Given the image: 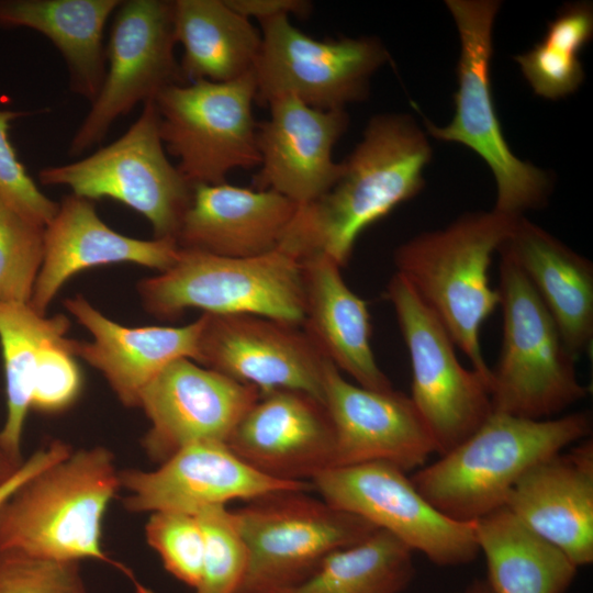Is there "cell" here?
Returning a JSON list of instances; mask_svg holds the SVG:
<instances>
[{"instance_id":"cell-8","label":"cell","mask_w":593,"mask_h":593,"mask_svg":"<svg viewBox=\"0 0 593 593\" xmlns=\"http://www.w3.org/2000/svg\"><path fill=\"white\" fill-rule=\"evenodd\" d=\"M306 492H270L233 511L248 556L237 593H283L307 580L328 555L378 529Z\"/></svg>"},{"instance_id":"cell-3","label":"cell","mask_w":593,"mask_h":593,"mask_svg":"<svg viewBox=\"0 0 593 593\" xmlns=\"http://www.w3.org/2000/svg\"><path fill=\"white\" fill-rule=\"evenodd\" d=\"M588 411L530 419L493 412L458 446L411 478L440 513L473 522L505 505L518 480L541 460L588 438Z\"/></svg>"},{"instance_id":"cell-35","label":"cell","mask_w":593,"mask_h":593,"mask_svg":"<svg viewBox=\"0 0 593 593\" xmlns=\"http://www.w3.org/2000/svg\"><path fill=\"white\" fill-rule=\"evenodd\" d=\"M72 338L60 336L42 346L33 380L32 409L57 413L77 400L82 378L72 354Z\"/></svg>"},{"instance_id":"cell-38","label":"cell","mask_w":593,"mask_h":593,"mask_svg":"<svg viewBox=\"0 0 593 593\" xmlns=\"http://www.w3.org/2000/svg\"><path fill=\"white\" fill-rule=\"evenodd\" d=\"M537 96L557 100L574 92L584 79L579 56L563 53L539 42L514 57Z\"/></svg>"},{"instance_id":"cell-31","label":"cell","mask_w":593,"mask_h":593,"mask_svg":"<svg viewBox=\"0 0 593 593\" xmlns=\"http://www.w3.org/2000/svg\"><path fill=\"white\" fill-rule=\"evenodd\" d=\"M412 550L383 529L328 555L301 584L283 593H401L413 581Z\"/></svg>"},{"instance_id":"cell-26","label":"cell","mask_w":593,"mask_h":593,"mask_svg":"<svg viewBox=\"0 0 593 593\" xmlns=\"http://www.w3.org/2000/svg\"><path fill=\"white\" fill-rule=\"evenodd\" d=\"M526 275L577 360L593 340V265L547 231L518 216L503 243Z\"/></svg>"},{"instance_id":"cell-23","label":"cell","mask_w":593,"mask_h":593,"mask_svg":"<svg viewBox=\"0 0 593 593\" xmlns=\"http://www.w3.org/2000/svg\"><path fill=\"white\" fill-rule=\"evenodd\" d=\"M64 305L93 338L74 339L72 354L99 370L125 406L138 407L145 388L172 361L195 360L201 316L183 326L130 327L108 318L81 295Z\"/></svg>"},{"instance_id":"cell-1","label":"cell","mask_w":593,"mask_h":593,"mask_svg":"<svg viewBox=\"0 0 593 593\" xmlns=\"http://www.w3.org/2000/svg\"><path fill=\"white\" fill-rule=\"evenodd\" d=\"M432 148L414 119L373 116L343 161L337 181L315 201L299 206L280 248L299 259L325 256L347 265L359 235L424 186Z\"/></svg>"},{"instance_id":"cell-16","label":"cell","mask_w":593,"mask_h":593,"mask_svg":"<svg viewBox=\"0 0 593 593\" xmlns=\"http://www.w3.org/2000/svg\"><path fill=\"white\" fill-rule=\"evenodd\" d=\"M260 391L192 359L169 363L143 391L138 407L150 427L143 438L147 456L164 462L199 441L225 443Z\"/></svg>"},{"instance_id":"cell-15","label":"cell","mask_w":593,"mask_h":593,"mask_svg":"<svg viewBox=\"0 0 593 593\" xmlns=\"http://www.w3.org/2000/svg\"><path fill=\"white\" fill-rule=\"evenodd\" d=\"M195 362L260 392L291 389L324 402L328 361L301 326L254 314H202Z\"/></svg>"},{"instance_id":"cell-18","label":"cell","mask_w":593,"mask_h":593,"mask_svg":"<svg viewBox=\"0 0 593 593\" xmlns=\"http://www.w3.org/2000/svg\"><path fill=\"white\" fill-rule=\"evenodd\" d=\"M120 485L128 492L123 501L127 511L189 514L279 490L313 489L310 482H286L258 472L220 441L188 445L152 471H121Z\"/></svg>"},{"instance_id":"cell-27","label":"cell","mask_w":593,"mask_h":593,"mask_svg":"<svg viewBox=\"0 0 593 593\" xmlns=\"http://www.w3.org/2000/svg\"><path fill=\"white\" fill-rule=\"evenodd\" d=\"M120 0H0V27H29L66 61L74 93L91 103L105 76L103 30Z\"/></svg>"},{"instance_id":"cell-33","label":"cell","mask_w":593,"mask_h":593,"mask_svg":"<svg viewBox=\"0 0 593 593\" xmlns=\"http://www.w3.org/2000/svg\"><path fill=\"white\" fill-rule=\"evenodd\" d=\"M194 515L204 536L202 571L195 593H237L248 556L233 511L216 505Z\"/></svg>"},{"instance_id":"cell-7","label":"cell","mask_w":593,"mask_h":593,"mask_svg":"<svg viewBox=\"0 0 593 593\" xmlns=\"http://www.w3.org/2000/svg\"><path fill=\"white\" fill-rule=\"evenodd\" d=\"M460 38L455 114L446 126L425 120L426 130L444 142L462 144L491 169L497 188L494 211L523 216L546 204L551 191L549 175L521 160L510 149L495 112L490 86L493 24L501 7L496 0H448Z\"/></svg>"},{"instance_id":"cell-2","label":"cell","mask_w":593,"mask_h":593,"mask_svg":"<svg viewBox=\"0 0 593 593\" xmlns=\"http://www.w3.org/2000/svg\"><path fill=\"white\" fill-rule=\"evenodd\" d=\"M120 488V472L109 449L71 451L0 506V550L55 561L96 559L125 574L136 593H152L102 548L104 514Z\"/></svg>"},{"instance_id":"cell-20","label":"cell","mask_w":593,"mask_h":593,"mask_svg":"<svg viewBox=\"0 0 593 593\" xmlns=\"http://www.w3.org/2000/svg\"><path fill=\"white\" fill-rule=\"evenodd\" d=\"M270 114L258 124L259 170L257 190H271L306 205L331 189L344 164L333 159V148L346 132L345 109L312 108L293 96H279L267 105Z\"/></svg>"},{"instance_id":"cell-10","label":"cell","mask_w":593,"mask_h":593,"mask_svg":"<svg viewBox=\"0 0 593 593\" xmlns=\"http://www.w3.org/2000/svg\"><path fill=\"white\" fill-rule=\"evenodd\" d=\"M255 101L253 71L226 82L174 85L155 98L164 147L192 186L223 183L232 170L260 165Z\"/></svg>"},{"instance_id":"cell-5","label":"cell","mask_w":593,"mask_h":593,"mask_svg":"<svg viewBox=\"0 0 593 593\" xmlns=\"http://www.w3.org/2000/svg\"><path fill=\"white\" fill-rule=\"evenodd\" d=\"M137 291L146 312L174 321L187 310L203 314H254L302 326V260L279 248L235 258L179 248L175 264L143 279Z\"/></svg>"},{"instance_id":"cell-4","label":"cell","mask_w":593,"mask_h":593,"mask_svg":"<svg viewBox=\"0 0 593 593\" xmlns=\"http://www.w3.org/2000/svg\"><path fill=\"white\" fill-rule=\"evenodd\" d=\"M517 217L494 210L468 213L443 230L414 236L393 256L395 272L434 312L490 387L492 369L484 360L479 334L500 305V295L491 288L488 271Z\"/></svg>"},{"instance_id":"cell-17","label":"cell","mask_w":593,"mask_h":593,"mask_svg":"<svg viewBox=\"0 0 593 593\" xmlns=\"http://www.w3.org/2000/svg\"><path fill=\"white\" fill-rule=\"evenodd\" d=\"M226 445L251 468L280 481L311 483L335 467V430L327 407L299 390L260 392Z\"/></svg>"},{"instance_id":"cell-29","label":"cell","mask_w":593,"mask_h":593,"mask_svg":"<svg viewBox=\"0 0 593 593\" xmlns=\"http://www.w3.org/2000/svg\"><path fill=\"white\" fill-rule=\"evenodd\" d=\"M493 593H566L578 567L505 506L473 521Z\"/></svg>"},{"instance_id":"cell-25","label":"cell","mask_w":593,"mask_h":593,"mask_svg":"<svg viewBox=\"0 0 593 593\" xmlns=\"http://www.w3.org/2000/svg\"><path fill=\"white\" fill-rule=\"evenodd\" d=\"M303 331L321 354L356 384L376 391L393 389L376 361L368 303L346 284L342 267L325 256L302 260Z\"/></svg>"},{"instance_id":"cell-19","label":"cell","mask_w":593,"mask_h":593,"mask_svg":"<svg viewBox=\"0 0 593 593\" xmlns=\"http://www.w3.org/2000/svg\"><path fill=\"white\" fill-rule=\"evenodd\" d=\"M324 403L336 439L335 467L382 461L403 471L422 468L436 444L406 394L376 391L346 380L328 360Z\"/></svg>"},{"instance_id":"cell-13","label":"cell","mask_w":593,"mask_h":593,"mask_svg":"<svg viewBox=\"0 0 593 593\" xmlns=\"http://www.w3.org/2000/svg\"><path fill=\"white\" fill-rule=\"evenodd\" d=\"M331 505L383 529L440 567L468 564L480 550L473 522L435 508L402 469L382 461L331 468L311 481Z\"/></svg>"},{"instance_id":"cell-39","label":"cell","mask_w":593,"mask_h":593,"mask_svg":"<svg viewBox=\"0 0 593 593\" xmlns=\"http://www.w3.org/2000/svg\"><path fill=\"white\" fill-rule=\"evenodd\" d=\"M593 34L592 5L586 2L566 4L547 26L542 43L578 56Z\"/></svg>"},{"instance_id":"cell-36","label":"cell","mask_w":593,"mask_h":593,"mask_svg":"<svg viewBox=\"0 0 593 593\" xmlns=\"http://www.w3.org/2000/svg\"><path fill=\"white\" fill-rule=\"evenodd\" d=\"M0 593H88L79 562L0 550Z\"/></svg>"},{"instance_id":"cell-6","label":"cell","mask_w":593,"mask_h":593,"mask_svg":"<svg viewBox=\"0 0 593 593\" xmlns=\"http://www.w3.org/2000/svg\"><path fill=\"white\" fill-rule=\"evenodd\" d=\"M503 342L492 370L493 412L546 419L589 394L577 378L575 359L530 281L502 244L499 248Z\"/></svg>"},{"instance_id":"cell-12","label":"cell","mask_w":593,"mask_h":593,"mask_svg":"<svg viewBox=\"0 0 593 593\" xmlns=\"http://www.w3.org/2000/svg\"><path fill=\"white\" fill-rule=\"evenodd\" d=\"M260 24L261 47L253 72L261 105L289 94L312 108L345 109L368 97L371 76L389 59L374 37L318 40L284 15Z\"/></svg>"},{"instance_id":"cell-34","label":"cell","mask_w":593,"mask_h":593,"mask_svg":"<svg viewBox=\"0 0 593 593\" xmlns=\"http://www.w3.org/2000/svg\"><path fill=\"white\" fill-rule=\"evenodd\" d=\"M145 536L165 569L195 589L202 571L204 536L194 514L159 511L152 513Z\"/></svg>"},{"instance_id":"cell-41","label":"cell","mask_w":593,"mask_h":593,"mask_svg":"<svg viewBox=\"0 0 593 593\" xmlns=\"http://www.w3.org/2000/svg\"><path fill=\"white\" fill-rule=\"evenodd\" d=\"M236 12L259 22L278 16L295 15L305 18L311 13L312 3L304 0H225Z\"/></svg>"},{"instance_id":"cell-28","label":"cell","mask_w":593,"mask_h":593,"mask_svg":"<svg viewBox=\"0 0 593 593\" xmlns=\"http://www.w3.org/2000/svg\"><path fill=\"white\" fill-rule=\"evenodd\" d=\"M174 32L186 81L226 82L253 71L261 34L225 0H175Z\"/></svg>"},{"instance_id":"cell-14","label":"cell","mask_w":593,"mask_h":593,"mask_svg":"<svg viewBox=\"0 0 593 593\" xmlns=\"http://www.w3.org/2000/svg\"><path fill=\"white\" fill-rule=\"evenodd\" d=\"M174 2L121 1L105 47V76L72 137L68 154L78 156L99 144L116 119L167 87L186 83L175 57Z\"/></svg>"},{"instance_id":"cell-30","label":"cell","mask_w":593,"mask_h":593,"mask_svg":"<svg viewBox=\"0 0 593 593\" xmlns=\"http://www.w3.org/2000/svg\"><path fill=\"white\" fill-rule=\"evenodd\" d=\"M69 320L64 314L41 315L30 304L0 302V345L7 392V418L0 438L16 459L27 411L31 409L33 380L42 346L66 336Z\"/></svg>"},{"instance_id":"cell-24","label":"cell","mask_w":593,"mask_h":593,"mask_svg":"<svg viewBox=\"0 0 593 593\" xmlns=\"http://www.w3.org/2000/svg\"><path fill=\"white\" fill-rule=\"evenodd\" d=\"M299 205L271 191L195 184L176 243L179 248L248 258L279 249Z\"/></svg>"},{"instance_id":"cell-11","label":"cell","mask_w":593,"mask_h":593,"mask_svg":"<svg viewBox=\"0 0 593 593\" xmlns=\"http://www.w3.org/2000/svg\"><path fill=\"white\" fill-rule=\"evenodd\" d=\"M391 303L412 367L411 400L444 455L471 436L493 413L490 383L466 369L434 312L399 273L390 279Z\"/></svg>"},{"instance_id":"cell-9","label":"cell","mask_w":593,"mask_h":593,"mask_svg":"<svg viewBox=\"0 0 593 593\" xmlns=\"http://www.w3.org/2000/svg\"><path fill=\"white\" fill-rule=\"evenodd\" d=\"M38 179L90 201H119L148 220L154 238L175 242L193 194L165 153L154 100L143 103L138 119L116 141L78 161L43 168Z\"/></svg>"},{"instance_id":"cell-32","label":"cell","mask_w":593,"mask_h":593,"mask_svg":"<svg viewBox=\"0 0 593 593\" xmlns=\"http://www.w3.org/2000/svg\"><path fill=\"white\" fill-rule=\"evenodd\" d=\"M44 228L0 200V302L30 304L44 256Z\"/></svg>"},{"instance_id":"cell-43","label":"cell","mask_w":593,"mask_h":593,"mask_svg":"<svg viewBox=\"0 0 593 593\" xmlns=\"http://www.w3.org/2000/svg\"><path fill=\"white\" fill-rule=\"evenodd\" d=\"M460 593H493L486 580L477 579L472 581Z\"/></svg>"},{"instance_id":"cell-37","label":"cell","mask_w":593,"mask_h":593,"mask_svg":"<svg viewBox=\"0 0 593 593\" xmlns=\"http://www.w3.org/2000/svg\"><path fill=\"white\" fill-rule=\"evenodd\" d=\"M30 114L33 112L0 110V200L26 217L46 226L54 217L58 203L40 190L18 159L9 139L10 123Z\"/></svg>"},{"instance_id":"cell-42","label":"cell","mask_w":593,"mask_h":593,"mask_svg":"<svg viewBox=\"0 0 593 593\" xmlns=\"http://www.w3.org/2000/svg\"><path fill=\"white\" fill-rule=\"evenodd\" d=\"M23 461L14 458L0 438V485L16 472Z\"/></svg>"},{"instance_id":"cell-22","label":"cell","mask_w":593,"mask_h":593,"mask_svg":"<svg viewBox=\"0 0 593 593\" xmlns=\"http://www.w3.org/2000/svg\"><path fill=\"white\" fill-rule=\"evenodd\" d=\"M579 568L593 561V440L530 468L504 505Z\"/></svg>"},{"instance_id":"cell-21","label":"cell","mask_w":593,"mask_h":593,"mask_svg":"<svg viewBox=\"0 0 593 593\" xmlns=\"http://www.w3.org/2000/svg\"><path fill=\"white\" fill-rule=\"evenodd\" d=\"M178 254L172 239L144 240L112 230L99 217L92 201L68 194L44 228V256L30 305L46 315L61 287L89 268L131 262L163 272Z\"/></svg>"},{"instance_id":"cell-40","label":"cell","mask_w":593,"mask_h":593,"mask_svg":"<svg viewBox=\"0 0 593 593\" xmlns=\"http://www.w3.org/2000/svg\"><path fill=\"white\" fill-rule=\"evenodd\" d=\"M71 447L61 440H54L23 461L16 472L0 485V506L27 480L47 467L67 457Z\"/></svg>"}]
</instances>
